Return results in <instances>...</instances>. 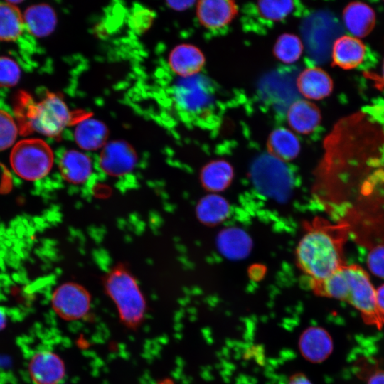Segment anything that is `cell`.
<instances>
[{"label":"cell","instance_id":"6da1fadb","mask_svg":"<svg viewBox=\"0 0 384 384\" xmlns=\"http://www.w3.org/2000/svg\"><path fill=\"white\" fill-rule=\"evenodd\" d=\"M348 228L346 224H331L321 218L305 223L295 255L299 268L311 285L322 282L346 265L343 245Z\"/></svg>","mask_w":384,"mask_h":384},{"label":"cell","instance_id":"7a4b0ae2","mask_svg":"<svg viewBox=\"0 0 384 384\" xmlns=\"http://www.w3.org/2000/svg\"><path fill=\"white\" fill-rule=\"evenodd\" d=\"M15 110L18 129L23 134L37 132L49 137H58L67 126L82 119L74 117L75 114L69 110L62 97L50 92L38 101L27 93L21 92Z\"/></svg>","mask_w":384,"mask_h":384},{"label":"cell","instance_id":"3957f363","mask_svg":"<svg viewBox=\"0 0 384 384\" xmlns=\"http://www.w3.org/2000/svg\"><path fill=\"white\" fill-rule=\"evenodd\" d=\"M10 164L18 176L27 181H37L50 172L53 164V153L43 140L25 139L13 147Z\"/></svg>","mask_w":384,"mask_h":384},{"label":"cell","instance_id":"277c9868","mask_svg":"<svg viewBox=\"0 0 384 384\" xmlns=\"http://www.w3.org/2000/svg\"><path fill=\"white\" fill-rule=\"evenodd\" d=\"M105 287L123 321L129 325L137 324L142 318L145 305L133 277L124 267H115L107 276Z\"/></svg>","mask_w":384,"mask_h":384},{"label":"cell","instance_id":"5b68a950","mask_svg":"<svg viewBox=\"0 0 384 384\" xmlns=\"http://www.w3.org/2000/svg\"><path fill=\"white\" fill-rule=\"evenodd\" d=\"M346 275V291L343 301L355 307L368 324L378 326L384 323L376 302V289L367 272L357 265L344 267Z\"/></svg>","mask_w":384,"mask_h":384},{"label":"cell","instance_id":"8992f818","mask_svg":"<svg viewBox=\"0 0 384 384\" xmlns=\"http://www.w3.org/2000/svg\"><path fill=\"white\" fill-rule=\"evenodd\" d=\"M176 108L188 114H202L213 103V87L204 75L179 78L172 89Z\"/></svg>","mask_w":384,"mask_h":384},{"label":"cell","instance_id":"52a82bcc","mask_svg":"<svg viewBox=\"0 0 384 384\" xmlns=\"http://www.w3.org/2000/svg\"><path fill=\"white\" fill-rule=\"evenodd\" d=\"M51 302L54 311L61 318L75 320L87 313L90 297L83 287L70 282L59 286L55 290Z\"/></svg>","mask_w":384,"mask_h":384},{"label":"cell","instance_id":"ba28073f","mask_svg":"<svg viewBox=\"0 0 384 384\" xmlns=\"http://www.w3.org/2000/svg\"><path fill=\"white\" fill-rule=\"evenodd\" d=\"M137 161V156L134 149L123 141L107 143L100 156V168L111 176H121L129 173Z\"/></svg>","mask_w":384,"mask_h":384},{"label":"cell","instance_id":"9c48e42d","mask_svg":"<svg viewBox=\"0 0 384 384\" xmlns=\"http://www.w3.org/2000/svg\"><path fill=\"white\" fill-rule=\"evenodd\" d=\"M196 4L199 23L209 31L225 28L238 13L237 4L231 0H201Z\"/></svg>","mask_w":384,"mask_h":384},{"label":"cell","instance_id":"30bf717a","mask_svg":"<svg viewBox=\"0 0 384 384\" xmlns=\"http://www.w3.org/2000/svg\"><path fill=\"white\" fill-rule=\"evenodd\" d=\"M205 63L206 57L202 50L189 43L176 46L169 55V67L179 78L199 74Z\"/></svg>","mask_w":384,"mask_h":384},{"label":"cell","instance_id":"8fae6325","mask_svg":"<svg viewBox=\"0 0 384 384\" xmlns=\"http://www.w3.org/2000/svg\"><path fill=\"white\" fill-rule=\"evenodd\" d=\"M28 370L35 384H58L65 374L62 360L55 353L48 351L38 352L33 356Z\"/></svg>","mask_w":384,"mask_h":384},{"label":"cell","instance_id":"7c38bea8","mask_svg":"<svg viewBox=\"0 0 384 384\" xmlns=\"http://www.w3.org/2000/svg\"><path fill=\"white\" fill-rule=\"evenodd\" d=\"M367 55V46L359 38L352 36L338 38L332 46L333 64L346 70L361 67Z\"/></svg>","mask_w":384,"mask_h":384},{"label":"cell","instance_id":"4fadbf2b","mask_svg":"<svg viewBox=\"0 0 384 384\" xmlns=\"http://www.w3.org/2000/svg\"><path fill=\"white\" fill-rule=\"evenodd\" d=\"M287 122L292 131L300 134H309L316 131L321 122L319 107L310 100H297L287 112Z\"/></svg>","mask_w":384,"mask_h":384},{"label":"cell","instance_id":"5bb4252c","mask_svg":"<svg viewBox=\"0 0 384 384\" xmlns=\"http://www.w3.org/2000/svg\"><path fill=\"white\" fill-rule=\"evenodd\" d=\"M296 85L299 93L308 100H320L333 90V82L323 69L311 66L304 69L298 75Z\"/></svg>","mask_w":384,"mask_h":384},{"label":"cell","instance_id":"9a60e30c","mask_svg":"<svg viewBox=\"0 0 384 384\" xmlns=\"http://www.w3.org/2000/svg\"><path fill=\"white\" fill-rule=\"evenodd\" d=\"M346 28L356 38H363L368 35L375 24V14L368 5L355 1L348 4L343 12Z\"/></svg>","mask_w":384,"mask_h":384},{"label":"cell","instance_id":"2e32d148","mask_svg":"<svg viewBox=\"0 0 384 384\" xmlns=\"http://www.w3.org/2000/svg\"><path fill=\"white\" fill-rule=\"evenodd\" d=\"M267 147L270 156L281 161L294 159L300 151V142L296 133L284 127L273 129L268 136Z\"/></svg>","mask_w":384,"mask_h":384},{"label":"cell","instance_id":"e0dca14e","mask_svg":"<svg viewBox=\"0 0 384 384\" xmlns=\"http://www.w3.org/2000/svg\"><path fill=\"white\" fill-rule=\"evenodd\" d=\"M108 129L100 120L90 118L88 115L76 123L74 132L75 140L82 149L92 151L106 144Z\"/></svg>","mask_w":384,"mask_h":384},{"label":"cell","instance_id":"ac0fdd59","mask_svg":"<svg viewBox=\"0 0 384 384\" xmlns=\"http://www.w3.org/2000/svg\"><path fill=\"white\" fill-rule=\"evenodd\" d=\"M60 172L63 178L74 184L82 183L92 173V162L85 154L77 150H68L61 156Z\"/></svg>","mask_w":384,"mask_h":384},{"label":"cell","instance_id":"d6986e66","mask_svg":"<svg viewBox=\"0 0 384 384\" xmlns=\"http://www.w3.org/2000/svg\"><path fill=\"white\" fill-rule=\"evenodd\" d=\"M23 21L28 31L39 38L50 34L57 23L54 10L46 4H37L28 7L23 14Z\"/></svg>","mask_w":384,"mask_h":384},{"label":"cell","instance_id":"ffe728a7","mask_svg":"<svg viewBox=\"0 0 384 384\" xmlns=\"http://www.w3.org/2000/svg\"><path fill=\"white\" fill-rule=\"evenodd\" d=\"M300 346L305 357L314 361H320L326 358L332 348L329 336L324 330L318 328L304 332Z\"/></svg>","mask_w":384,"mask_h":384},{"label":"cell","instance_id":"44dd1931","mask_svg":"<svg viewBox=\"0 0 384 384\" xmlns=\"http://www.w3.org/2000/svg\"><path fill=\"white\" fill-rule=\"evenodd\" d=\"M201 176L203 186L216 192L228 186L233 176V170L225 160L216 159L210 161L203 168Z\"/></svg>","mask_w":384,"mask_h":384},{"label":"cell","instance_id":"7402d4cb","mask_svg":"<svg viewBox=\"0 0 384 384\" xmlns=\"http://www.w3.org/2000/svg\"><path fill=\"white\" fill-rule=\"evenodd\" d=\"M23 15L18 8L9 3H0V41L16 40L24 28Z\"/></svg>","mask_w":384,"mask_h":384},{"label":"cell","instance_id":"603a6c76","mask_svg":"<svg viewBox=\"0 0 384 384\" xmlns=\"http://www.w3.org/2000/svg\"><path fill=\"white\" fill-rule=\"evenodd\" d=\"M304 45L296 34L284 33L277 38L272 49L275 58L284 64L296 63L302 56Z\"/></svg>","mask_w":384,"mask_h":384},{"label":"cell","instance_id":"cb8c5ba5","mask_svg":"<svg viewBox=\"0 0 384 384\" xmlns=\"http://www.w3.org/2000/svg\"><path fill=\"white\" fill-rule=\"evenodd\" d=\"M197 215L207 224H216L223 220L229 212L226 201L218 195L203 198L197 206Z\"/></svg>","mask_w":384,"mask_h":384},{"label":"cell","instance_id":"d4e9b609","mask_svg":"<svg viewBox=\"0 0 384 384\" xmlns=\"http://www.w3.org/2000/svg\"><path fill=\"white\" fill-rule=\"evenodd\" d=\"M294 6V1L290 0H261L256 4L259 15L271 22H279L286 18Z\"/></svg>","mask_w":384,"mask_h":384},{"label":"cell","instance_id":"484cf974","mask_svg":"<svg viewBox=\"0 0 384 384\" xmlns=\"http://www.w3.org/2000/svg\"><path fill=\"white\" fill-rule=\"evenodd\" d=\"M220 245L226 255L238 257L247 252L249 242L245 233L236 229H231L221 235Z\"/></svg>","mask_w":384,"mask_h":384},{"label":"cell","instance_id":"4316f807","mask_svg":"<svg viewBox=\"0 0 384 384\" xmlns=\"http://www.w3.org/2000/svg\"><path fill=\"white\" fill-rule=\"evenodd\" d=\"M18 129V124L12 116L0 110V151L14 144Z\"/></svg>","mask_w":384,"mask_h":384},{"label":"cell","instance_id":"83f0119b","mask_svg":"<svg viewBox=\"0 0 384 384\" xmlns=\"http://www.w3.org/2000/svg\"><path fill=\"white\" fill-rule=\"evenodd\" d=\"M20 76V68L14 60L8 57H0V87L14 86Z\"/></svg>","mask_w":384,"mask_h":384},{"label":"cell","instance_id":"f1b7e54d","mask_svg":"<svg viewBox=\"0 0 384 384\" xmlns=\"http://www.w3.org/2000/svg\"><path fill=\"white\" fill-rule=\"evenodd\" d=\"M370 270L376 276L384 278V245L375 247L367 259Z\"/></svg>","mask_w":384,"mask_h":384},{"label":"cell","instance_id":"f546056e","mask_svg":"<svg viewBox=\"0 0 384 384\" xmlns=\"http://www.w3.org/2000/svg\"><path fill=\"white\" fill-rule=\"evenodd\" d=\"M13 186V179L9 170L0 164V193H6Z\"/></svg>","mask_w":384,"mask_h":384},{"label":"cell","instance_id":"4dcf8cb0","mask_svg":"<svg viewBox=\"0 0 384 384\" xmlns=\"http://www.w3.org/2000/svg\"><path fill=\"white\" fill-rule=\"evenodd\" d=\"M196 3L195 1H168L166 2L169 7L175 11L186 10Z\"/></svg>","mask_w":384,"mask_h":384},{"label":"cell","instance_id":"1f68e13d","mask_svg":"<svg viewBox=\"0 0 384 384\" xmlns=\"http://www.w3.org/2000/svg\"><path fill=\"white\" fill-rule=\"evenodd\" d=\"M376 302L378 309L384 319V284L376 289Z\"/></svg>","mask_w":384,"mask_h":384},{"label":"cell","instance_id":"d6a6232c","mask_svg":"<svg viewBox=\"0 0 384 384\" xmlns=\"http://www.w3.org/2000/svg\"><path fill=\"white\" fill-rule=\"evenodd\" d=\"M368 384H384V372L376 373L370 378Z\"/></svg>","mask_w":384,"mask_h":384},{"label":"cell","instance_id":"836d02e7","mask_svg":"<svg viewBox=\"0 0 384 384\" xmlns=\"http://www.w3.org/2000/svg\"><path fill=\"white\" fill-rule=\"evenodd\" d=\"M288 384H311L304 375L294 376Z\"/></svg>","mask_w":384,"mask_h":384},{"label":"cell","instance_id":"e575fe53","mask_svg":"<svg viewBox=\"0 0 384 384\" xmlns=\"http://www.w3.org/2000/svg\"><path fill=\"white\" fill-rule=\"evenodd\" d=\"M6 324V316L2 308L0 307V330L3 329Z\"/></svg>","mask_w":384,"mask_h":384},{"label":"cell","instance_id":"d590c367","mask_svg":"<svg viewBox=\"0 0 384 384\" xmlns=\"http://www.w3.org/2000/svg\"><path fill=\"white\" fill-rule=\"evenodd\" d=\"M383 79H384V61H383Z\"/></svg>","mask_w":384,"mask_h":384}]
</instances>
